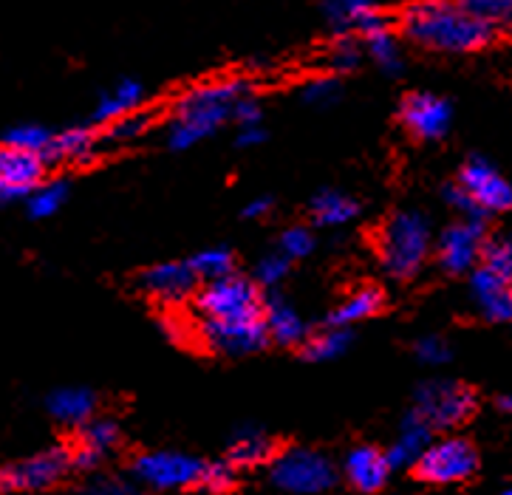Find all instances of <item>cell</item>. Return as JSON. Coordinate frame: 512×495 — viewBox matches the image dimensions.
I'll return each instance as SVG.
<instances>
[{
    "label": "cell",
    "instance_id": "23",
    "mask_svg": "<svg viewBox=\"0 0 512 495\" xmlns=\"http://www.w3.org/2000/svg\"><path fill=\"white\" fill-rule=\"evenodd\" d=\"M272 453H275V442L266 436L264 430L241 428L235 430V436H232L227 459H230L235 467H255V464L269 462Z\"/></svg>",
    "mask_w": 512,
    "mask_h": 495
},
{
    "label": "cell",
    "instance_id": "43",
    "mask_svg": "<svg viewBox=\"0 0 512 495\" xmlns=\"http://www.w3.org/2000/svg\"><path fill=\"white\" fill-rule=\"evenodd\" d=\"M232 116L241 122V128L244 125H261V105L255 99L241 97L235 102V108H232Z\"/></svg>",
    "mask_w": 512,
    "mask_h": 495
},
{
    "label": "cell",
    "instance_id": "45",
    "mask_svg": "<svg viewBox=\"0 0 512 495\" xmlns=\"http://www.w3.org/2000/svg\"><path fill=\"white\" fill-rule=\"evenodd\" d=\"M266 139V133L261 125H244L238 133V148H252V145H261Z\"/></svg>",
    "mask_w": 512,
    "mask_h": 495
},
{
    "label": "cell",
    "instance_id": "26",
    "mask_svg": "<svg viewBox=\"0 0 512 495\" xmlns=\"http://www.w3.org/2000/svg\"><path fill=\"white\" fill-rule=\"evenodd\" d=\"M382 309V292L374 286L357 289L354 295H348L334 312L329 314V326H351L360 323L365 317H374Z\"/></svg>",
    "mask_w": 512,
    "mask_h": 495
},
{
    "label": "cell",
    "instance_id": "12",
    "mask_svg": "<svg viewBox=\"0 0 512 495\" xmlns=\"http://www.w3.org/2000/svg\"><path fill=\"white\" fill-rule=\"evenodd\" d=\"M459 184L481 204V210L490 213H510L512 210V184L498 173L490 162L473 156L459 173Z\"/></svg>",
    "mask_w": 512,
    "mask_h": 495
},
{
    "label": "cell",
    "instance_id": "48",
    "mask_svg": "<svg viewBox=\"0 0 512 495\" xmlns=\"http://www.w3.org/2000/svg\"><path fill=\"white\" fill-rule=\"evenodd\" d=\"M498 408H501L504 413H512V394L498 396Z\"/></svg>",
    "mask_w": 512,
    "mask_h": 495
},
{
    "label": "cell",
    "instance_id": "37",
    "mask_svg": "<svg viewBox=\"0 0 512 495\" xmlns=\"http://www.w3.org/2000/svg\"><path fill=\"white\" fill-rule=\"evenodd\" d=\"M207 493H230L235 487V464L227 459V462H213L204 467V476H201V484Z\"/></svg>",
    "mask_w": 512,
    "mask_h": 495
},
{
    "label": "cell",
    "instance_id": "38",
    "mask_svg": "<svg viewBox=\"0 0 512 495\" xmlns=\"http://www.w3.org/2000/svg\"><path fill=\"white\" fill-rule=\"evenodd\" d=\"M340 80H334V77H317L312 83L303 88V99L314 105V108H329L334 105L337 99H340Z\"/></svg>",
    "mask_w": 512,
    "mask_h": 495
},
{
    "label": "cell",
    "instance_id": "36",
    "mask_svg": "<svg viewBox=\"0 0 512 495\" xmlns=\"http://www.w3.org/2000/svg\"><path fill=\"white\" fill-rule=\"evenodd\" d=\"M289 264H292V258L286 255V252H272V255H264L258 266H255V281L266 286V289H272V286H278V283L289 275Z\"/></svg>",
    "mask_w": 512,
    "mask_h": 495
},
{
    "label": "cell",
    "instance_id": "16",
    "mask_svg": "<svg viewBox=\"0 0 512 495\" xmlns=\"http://www.w3.org/2000/svg\"><path fill=\"white\" fill-rule=\"evenodd\" d=\"M323 12L329 17L331 29L340 34H371L388 26V20L374 6V0H326L323 3Z\"/></svg>",
    "mask_w": 512,
    "mask_h": 495
},
{
    "label": "cell",
    "instance_id": "34",
    "mask_svg": "<svg viewBox=\"0 0 512 495\" xmlns=\"http://www.w3.org/2000/svg\"><path fill=\"white\" fill-rule=\"evenodd\" d=\"M150 128V114H131L119 116L114 119L111 125H108V131H105V139L108 142H133V139H139L142 133Z\"/></svg>",
    "mask_w": 512,
    "mask_h": 495
},
{
    "label": "cell",
    "instance_id": "44",
    "mask_svg": "<svg viewBox=\"0 0 512 495\" xmlns=\"http://www.w3.org/2000/svg\"><path fill=\"white\" fill-rule=\"evenodd\" d=\"M100 462L102 453L100 450H94V447L80 445V450H74V467H77V470H94Z\"/></svg>",
    "mask_w": 512,
    "mask_h": 495
},
{
    "label": "cell",
    "instance_id": "27",
    "mask_svg": "<svg viewBox=\"0 0 512 495\" xmlns=\"http://www.w3.org/2000/svg\"><path fill=\"white\" fill-rule=\"evenodd\" d=\"M348 343H351V331H348V326H329L326 331L314 334L312 340H306L303 357L312 360V363H326V360L340 357L348 348Z\"/></svg>",
    "mask_w": 512,
    "mask_h": 495
},
{
    "label": "cell",
    "instance_id": "42",
    "mask_svg": "<svg viewBox=\"0 0 512 495\" xmlns=\"http://www.w3.org/2000/svg\"><path fill=\"white\" fill-rule=\"evenodd\" d=\"M416 357L422 360L425 365H445L450 360V346H447L442 337H422V340H416Z\"/></svg>",
    "mask_w": 512,
    "mask_h": 495
},
{
    "label": "cell",
    "instance_id": "41",
    "mask_svg": "<svg viewBox=\"0 0 512 495\" xmlns=\"http://www.w3.org/2000/svg\"><path fill=\"white\" fill-rule=\"evenodd\" d=\"M281 249L292 258V261L306 258L314 249V235L306 230V227H289V230L281 235Z\"/></svg>",
    "mask_w": 512,
    "mask_h": 495
},
{
    "label": "cell",
    "instance_id": "31",
    "mask_svg": "<svg viewBox=\"0 0 512 495\" xmlns=\"http://www.w3.org/2000/svg\"><path fill=\"white\" fill-rule=\"evenodd\" d=\"M119 442V428H116L114 419H88L83 425V433H80V445L94 447L100 450L102 456L116 447Z\"/></svg>",
    "mask_w": 512,
    "mask_h": 495
},
{
    "label": "cell",
    "instance_id": "24",
    "mask_svg": "<svg viewBox=\"0 0 512 495\" xmlns=\"http://www.w3.org/2000/svg\"><path fill=\"white\" fill-rule=\"evenodd\" d=\"M94 148H97V139L85 128H71V131L57 133L51 139V145L46 148V162L49 165H57V162H74V165H83L94 156Z\"/></svg>",
    "mask_w": 512,
    "mask_h": 495
},
{
    "label": "cell",
    "instance_id": "10",
    "mask_svg": "<svg viewBox=\"0 0 512 495\" xmlns=\"http://www.w3.org/2000/svg\"><path fill=\"white\" fill-rule=\"evenodd\" d=\"M199 331L204 346L227 357H244L252 351H261L269 340L266 317L258 320H201Z\"/></svg>",
    "mask_w": 512,
    "mask_h": 495
},
{
    "label": "cell",
    "instance_id": "1",
    "mask_svg": "<svg viewBox=\"0 0 512 495\" xmlns=\"http://www.w3.org/2000/svg\"><path fill=\"white\" fill-rule=\"evenodd\" d=\"M402 34L433 51L484 49L496 29L476 17L462 0H416L399 17Z\"/></svg>",
    "mask_w": 512,
    "mask_h": 495
},
{
    "label": "cell",
    "instance_id": "3",
    "mask_svg": "<svg viewBox=\"0 0 512 495\" xmlns=\"http://www.w3.org/2000/svg\"><path fill=\"white\" fill-rule=\"evenodd\" d=\"M377 249H380L382 269L391 278H397V281L413 278L422 269V264L428 261V218L419 213V210H402V213L391 215L382 224L380 238H377Z\"/></svg>",
    "mask_w": 512,
    "mask_h": 495
},
{
    "label": "cell",
    "instance_id": "47",
    "mask_svg": "<svg viewBox=\"0 0 512 495\" xmlns=\"http://www.w3.org/2000/svg\"><path fill=\"white\" fill-rule=\"evenodd\" d=\"M272 210V198H255V201H249L247 207H244V218H261Z\"/></svg>",
    "mask_w": 512,
    "mask_h": 495
},
{
    "label": "cell",
    "instance_id": "17",
    "mask_svg": "<svg viewBox=\"0 0 512 495\" xmlns=\"http://www.w3.org/2000/svg\"><path fill=\"white\" fill-rule=\"evenodd\" d=\"M388 473H391L388 456L382 450H377V447L360 445L346 456V479L360 493H377V490H382L385 481H388Z\"/></svg>",
    "mask_w": 512,
    "mask_h": 495
},
{
    "label": "cell",
    "instance_id": "13",
    "mask_svg": "<svg viewBox=\"0 0 512 495\" xmlns=\"http://www.w3.org/2000/svg\"><path fill=\"white\" fill-rule=\"evenodd\" d=\"M399 119L419 139H442L450 131L453 108H450L447 99L436 97V94H425V91H416V94H408V97L402 99Z\"/></svg>",
    "mask_w": 512,
    "mask_h": 495
},
{
    "label": "cell",
    "instance_id": "39",
    "mask_svg": "<svg viewBox=\"0 0 512 495\" xmlns=\"http://www.w3.org/2000/svg\"><path fill=\"white\" fill-rule=\"evenodd\" d=\"M331 68L334 71H351V68L360 66V46L351 34H340V40L331 46Z\"/></svg>",
    "mask_w": 512,
    "mask_h": 495
},
{
    "label": "cell",
    "instance_id": "11",
    "mask_svg": "<svg viewBox=\"0 0 512 495\" xmlns=\"http://www.w3.org/2000/svg\"><path fill=\"white\" fill-rule=\"evenodd\" d=\"M484 218H462L439 238V264L450 275L473 272L484 252Z\"/></svg>",
    "mask_w": 512,
    "mask_h": 495
},
{
    "label": "cell",
    "instance_id": "19",
    "mask_svg": "<svg viewBox=\"0 0 512 495\" xmlns=\"http://www.w3.org/2000/svg\"><path fill=\"white\" fill-rule=\"evenodd\" d=\"M46 156L37 150L3 145L0 153V187H40L46 176Z\"/></svg>",
    "mask_w": 512,
    "mask_h": 495
},
{
    "label": "cell",
    "instance_id": "8",
    "mask_svg": "<svg viewBox=\"0 0 512 495\" xmlns=\"http://www.w3.org/2000/svg\"><path fill=\"white\" fill-rule=\"evenodd\" d=\"M207 464L187 456V453H176V450H150L136 456L131 464L136 481H142L145 487L153 490H187V487H199L201 476H204Z\"/></svg>",
    "mask_w": 512,
    "mask_h": 495
},
{
    "label": "cell",
    "instance_id": "33",
    "mask_svg": "<svg viewBox=\"0 0 512 495\" xmlns=\"http://www.w3.org/2000/svg\"><path fill=\"white\" fill-rule=\"evenodd\" d=\"M51 136L43 125H17L12 131L3 136L6 145L12 148H26V150H37V153H46V148L51 145Z\"/></svg>",
    "mask_w": 512,
    "mask_h": 495
},
{
    "label": "cell",
    "instance_id": "28",
    "mask_svg": "<svg viewBox=\"0 0 512 495\" xmlns=\"http://www.w3.org/2000/svg\"><path fill=\"white\" fill-rule=\"evenodd\" d=\"M368 43V54L385 74H399L402 71V51H399L397 37L391 34V29H377V32L365 34Z\"/></svg>",
    "mask_w": 512,
    "mask_h": 495
},
{
    "label": "cell",
    "instance_id": "29",
    "mask_svg": "<svg viewBox=\"0 0 512 495\" xmlns=\"http://www.w3.org/2000/svg\"><path fill=\"white\" fill-rule=\"evenodd\" d=\"M193 272L199 275L201 281H218V278H227L235 269V258L227 247H210L201 249L199 255L190 258Z\"/></svg>",
    "mask_w": 512,
    "mask_h": 495
},
{
    "label": "cell",
    "instance_id": "14",
    "mask_svg": "<svg viewBox=\"0 0 512 495\" xmlns=\"http://www.w3.org/2000/svg\"><path fill=\"white\" fill-rule=\"evenodd\" d=\"M196 281H199V275L193 272L190 261L187 264H179V261L156 264L139 275V286L150 297L165 300V303H179V300H184V297L193 292Z\"/></svg>",
    "mask_w": 512,
    "mask_h": 495
},
{
    "label": "cell",
    "instance_id": "32",
    "mask_svg": "<svg viewBox=\"0 0 512 495\" xmlns=\"http://www.w3.org/2000/svg\"><path fill=\"white\" fill-rule=\"evenodd\" d=\"M464 6L493 29H512V0H462Z\"/></svg>",
    "mask_w": 512,
    "mask_h": 495
},
{
    "label": "cell",
    "instance_id": "18",
    "mask_svg": "<svg viewBox=\"0 0 512 495\" xmlns=\"http://www.w3.org/2000/svg\"><path fill=\"white\" fill-rule=\"evenodd\" d=\"M433 425L422 413L411 408V413L402 419V428H399V439L391 445V450L385 453L388 456V464L391 470H405V467H413L419 462L422 450L433 442Z\"/></svg>",
    "mask_w": 512,
    "mask_h": 495
},
{
    "label": "cell",
    "instance_id": "9",
    "mask_svg": "<svg viewBox=\"0 0 512 495\" xmlns=\"http://www.w3.org/2000/svg\"><path fill=\"white\" fill-rule=\"evenodd\" d=\"M74 467V453L66 447H51L43 450L26 462L12 464L3 470V490H51L54 484H60V479L66 476L68 470Z\"/></svg>",
    "mask_w": 512,
    "mask_h": 495
},
{
    "label": "cell",
    "instance_id": "6",
    "mask_svg": "<svg viewBox=\"0 0 512 495\" xmlns=\"http://www.w3.org/2000/svg\"><path fill=\"white\" fill-rule=\"evenodd\" d=\"M479 399L473 388L453 380H430L419 385L413 396V408L428 419L433 430H450L464 425L476 413Z\"/></svg>",
    "mask_w": 512,
    "mask_h": 495
},
{
    "label": "cell",
    "instance_id": "15",
    "mask_svg": "<svg viewBox=\"0 0 512 495\" xmlns=\"http://www.w3.org/2000/svg\"><path fill=\"white\" fill-rule=\"evenodd\" d=\"M470 292L479 306V312L493 323H512V286L504 278H498L490 266L481 264L473 269Z\"/></svg>",
    "mask_w": 512,
    "mask_h": 495
},
{
    "label": "cell",
    "instance_id": "46",
    "mask_svg": "<svg viewBox=\"0 0 512 495\" xmlns=\"http://www.w3.org/2000/svg\"><path fill=\"white\" fill-rule=\"evenodd\" d=\"M88 490L91 493H131L133 487L131 484H122V481L116 484V479H100L97 484H91Z\"/></svg>",
    "mask_w": 512,
    "mask_h": 495
},
{
    "label": "cell",
    "instance_id": "2",
    "mask_svg": "<svg viewBox=\"0 0 512 495\" xmlns=\"http://www.w3.org/2000/svg\"><path fill=\"white\" fill-rule=\"evenodd\" d=\"M247 80H218L187 91L173 111V122L167 131V145L173 150L193 148L196 142L213 136L230 119L235 102L247 97Z\"/></svg>",
    "mask_w": 512,
    "mask_h": 495
},
{
    "label": "cell",
    "instance_id": "22",
    "mask_svg": "<svg viewBox=\"0 0 512 495\" xmlns=\"http://www.w3.org/2000/svg\"><path fill=\"white\" fill-rule=\"evenodd\" d=\"M142 102H145V88H142V83H136V80H119L108 94L100 97V105L94 111V122L111 125L119 116L136 111Z\"/></svg>",
    "mask_w": 512,
    "mask_h": 495
},
{
    "label": "cell",
    "instance_id": "25",
    "mask_svg": "<svg viewBox=\"0 0 512 495\" xmlns=\"http://www.w3.org/2000/svg\"><path fill=\"white\" fill-rule=\"evenodd\" d=\"M309 213H312V221L317 227H340V224H346V221H351L354 215L360 213V207L346 193L323 190V193H317L312 198Z\"/></svg>",
    "mask_w": 512,
    "mask_h": 495
},
{
    "label": "cell",
    "instance_id": "7",
    "mask_svg": "<svg viewBox=\"0 0 512 495\" xmlns=\"http://www.w3.org/2000/svg\"><path fill=\"white\" fill-rule=\"evenodd\" d=\"M419 481L428 484H464L476 476L479 470V453L467 439L450 436V439H439L430 442L419 462L413 464Z\"/></svg>",
    "mask_w": 512,
    "mask_h": 495
},
{
    "label": "cell",
    "instance_id": "30",
    "mask_svg": "<svg viewBox=\"0 0 512 495\" xmlns=\"http://www.w3.org/2000/svg\"><path fill=\"white\" fill-rule=\"evenodd\" d=\"M68 196L66 182H51L34 187V193L26 201H29V215L32 218H51L63 207V201Z\"/></svg>",
    "mask_w": 512,
    "mask_h": 495
},
{
    "label": "cell",
    "instance_id": "20",
    "mask_svg": "<svg viewBox=\"0 0 512 495\" xmlns=\"http://www.w3.org/2000/svg\"><path fill=\"white\" fill-rule=\"evenodd\" d=\"M46 408L63 425H85L97 411V396L88 388H60L46 399Z\"/></svg>",
    "mask_w": 512,
    "mask_h": 495
},
{
    "label": "cell",
    "instance_id": "5",
    "mask_svg": "<svg viewBox=\"0 0 512 495\" xmlns=\"http://www.w3.org/2000/svg\"><path fill=\"white\" fill-rule=\"evenodd\" d=\"M269 479L278 490H286V493L314 495L326 493L337 484V470L326 456L314 450H303V447H292L272 459Z\"/></svg>",
    "mask_w": 512,
    "mask_h": 495
},
{
    "label": "cell",
    "instance_id": "40",
    "mask_svg": "<svg viewBox=\"0 0 512 495\" xmlns=\"http://www.w3.org/2000/svg\"><path fill=\"white\" fill-rule=\"evenodd\" d=\"M442 196H445V201L453 207V210H459V213H462V218H484V215H487L484 210H481L479 201L470 196L459 182L447 184L445 190H442Z\"/></svg>",
    "mask_w": 512,
    "mask_h": 495
},
{
    "label": "cell",
    "instance_id": "4",
    "mask_svg": "<svg viewBox=\"0 0 512 495\" xmlns=\"http://www.w3.org/2000/svg\"><path fill=\"white\" fill-rule=\"evenodd\" d=\"M261 283L227 275L207 286L196 295V314L201 320H258L266 317V303L261 297Z\"/></svg>",
    "mask_w": 512,
    "mask_h": 495
},
{
    "label": "cell",
    "instance_id": "21",
    "mask_svg": "<svg viewBox=\"0 0 512 495\" xmlns=\"http://www.w3.org/2000/svg\"><path fill=\"white\" fill-rule=\"evenodd\" d=\"M266 329H269V340H275L281 346H298V343H303V337H306V323L278 295L266 300Z\"/></svg>",
    "mask_w": 512,
    "mask_h": 495
},
{
    "label": "cell",
    "instance_id": "35",
    "mask_svg": "<svg viewBox=\"0 0 512 495\" xmlns=\"http://www.w3.org/2000/svg\"><path fill=\"white\" fill-rule=\"evenodd\" d=\"M481 264L490 266L498 278L512 286V241H487L481 252Z\"/></svg>",
    "mask_w": 512,
    "mask_h": 495
}]
</instances>
